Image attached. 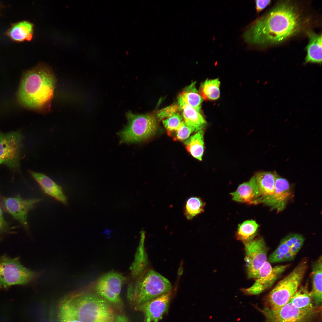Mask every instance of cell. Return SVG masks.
<instances>
[{
	"instance_id": "1",
	"label": "cell",
	"mask_w": 322,
	"mask_h": 322,
	"mask_svg": "<svg viewBox=\"0 0 322 322\" xmlns=\"http://www.w3.org/2000/svg\"><path fill=\"white\" fill-rule=\"evenodd\" d=\"M300 10L289 1L278 3L245 27L242 35L244 41L251 47L278 44L295 35L308 21Z\"/></svg>"
},
{
	"instance_id": "2",
	"label": "cell",
	"mask_w": 322,
	"mask_h": 322,
	"mask_svg": "<svg viewBox=\"0 0 322 322\" xmlns=\"http://www.w3.org/2000/svg\"><path fill=\"white\" fill-rule=\"evenodd\" d=\"M56 83L55 76L47 66L40 64L24 73L18 92L19 103L38 111L47 109L52 98Z\"/></svg>"
},
{
	"instance_id": "3",
	"label": "cell",
	"mask_w": 322,
	"mask_h": 322,
	"mask_svg": "<svg viewBox=\"0 0 322 322\" xmlns=\"http://www.w3.org/2000/svg\"><path fill=\"white\" fill-rule=\"evenodd\" d=\"M80 322H112L114 307L97 294L75 292L61 300Z\"/></svg>"
},
{
	"instance_id": "4",
	"label": "cell",
	"mask_w": 322,
	"mask_h": 322,
	"mask_svg": "<svg viewBox=\"0 0 322 322\" xmlns=\"http://www.w3.org/2000/svg\"><path fill=\"white\" fill-rule=\"evenodd\" d=\"M129 285L127 297L134 307L171 291L169 281L152 269L145 270Z\"/></svg>"
},
{
	"instance_id": "5",
	"label": "cell",
	"mask_w": 322,
	"mask_h": 322,
	"mask_svg": "<svg viewBox=\"0 0 322 322\" xmlns=\"http://www.w3.org/2000/svg\"><path fill=\"white\" fill-rule=\"evenodd\" d=\"M307 268V260L303 259L266 296L264 300L265 307L276 309L287 304L299 287Z\"/></svg>"
},
{
	"instance_id": "6",
	"label": "cell",
	"mask_w": 322,
	"mask_h": 322,
	"mask_svg": "<svg viewBox=\"0 0 322 322\" xmlns=\"http://www.w3.org/2000/svg\"><path fill=\"white\" fill-rule=\"evenodd\" d=\"M40 273L32 271L21 263L19 258L0 255V288L28 284L36 279Z\"/></svg>"
},
{
	"instance_id": "7",
	"label": "cell",
	"mask_w": 322,
	"mask_h": 322,
	"mask_svg": "<svg viewBox=\"0 0 322 322\" xmlns=\"http://www.w3.org/2000/svg\"><path fill=\"white\" fill-rule=\"evenodd\" d=\"M127 125L119 133L122 143H134L144 141L153 136L157 127L156 117L150 114L126 113Z\"/></svg>"
},
{
	"instance_id": "8",
	"label": "cell",
	"mask_w": 322,
	"mask_h": 322,
	"mask_svg": "<svg viewBox=\"0 0 322 322\" xmlns=\"http://www.w3.org/2000/svg\"><path fill=\"white\" fill-rule=\"evenodd\" d=\"M23 135L19 131L4 133L0 131V165H5L19 172Z\"/></svg>"
},
{
	"instance_id": "9",
	"label": "cell",
	"mask_w": 322,
	"mask_h": 322,
	"mask_svg": "<svg viewBox=\"0 0 322 322\" xmlns=\"http://www.w3.org/2000/svg\"><path fill=\"white\" fill-rule=\"evenodd\" d=\"M126 279V277L121 274L112 271L100 277L95 287L97 295L120 312L123 311V308L120 293Z\"/></svg>"
},
{
	"instance_id": "10",
	"label": "cell",
	"mask_w": 322,
	"mask_h": 322,
	"mask_svg": "<svg viewBox=\"0 0 322 322\" xmlns=\"http://www.w3.org/2000/svg\"><path fill=\"white\" fill-rule=\"evenodd\" d=\"M257 308L264 316L266 322H311L321 309V306L311 310L300 309L289 301L276 309Z\"/></svg>"
},
{
	"instance_id": "11",
	"label": "cell",
	"mask_w": 322,
	"mask_h": 322,
	"mask_svg": "<svg viewBox=\"0 0 322 322\" xmlns=\"http://www.w3.org/2000/svg\"><path fill=\"white\" fill-rule=\"evenodd\" d=\"M243 243L248 276L255 279L260 268L267 261V248L264 239L261 237Z\"/></svg>"
},
{
	"instance_id": "12",
	"label": "cell",
	"mask_w": 322,
	"mask_h": 322,
	"mask_svg": "<svg viewBox=\"0 0 322 322\" xmlns=\"http://www.w3.org/2000/svg\"><path fill=\"white\" fill-rule=\"evenodd\" d=\"M290 264L278 265L272 267L267 261L259 270L255 281L251 287L243 288L242 291L247 295H258L271 287Z\"/></svg>"
},
{
	"instance_id": "13",
	"label": "cell",
	"mask_w": 322,
	"mask_h": 322,
	"mask_svg": "<svg viewBox=\"0 0 322 322\" xmlns=\"http://www.w3.org/2000/svg\"><path fill=\"white\" fill-rule=\"evenodd\" d=\"M291 194L288 181L276 174L273 193L271 195L258 198L254 204L261 203L271 210L280 212L285 208Z\"/></svg>"
},
{
	"instance_id": "14",
	"label": "cell",
	"mask_w": 322,
	"mask_h": 322,
	"mask_svg": "<svg viewBox=\"0 0 322 322\" xmlns=\"http://www.w3.org/2000/svg\"><path fill=\"white\" fill-rule=\"evenodd\" d=\"M304 241V238L300 234H291L286 236L269 256V261L275 263L293 259L302 247Z\"/></svg>"
},
{
	"instance_id": "15",
	"label": "cell",
	"mask_w": 322,
	"mask_h": 322,
	"mask_svg": "<svg viewBox=\"0 0 322 322\" xmlns=\"http://www.w3.org/2000/svg\"><path fill=\"white\" fill-rule=\"evenodd\" d=\"M41 200L37 198L24 199L18 195L13 197L4 198L2 203L5 210L27 228L29 211Z\"/></svg>"
},
{
	"instance_id": "16",
	"label": "cell",
	"mask_w": 322,
	"mask_h": 322,
	"mask_svg": "<svg viewBox=\"0 0 322 322\" xmlns=\"http://www.w3.org/2000/svg\"><path fill=\"white\" fill-rule=\"evenodd\" d=\"M171 294V291H169L135 306L134 309L143 313V322H158L167 312Z\"/></svg>"
},
{
	"instance_id": "17",
	"label": "cell",
	"mask_w": 322,
	"mask_h": 322,
	"mask_svg": "<svg viewBox=\"0 0 322 322\" xmlns=\"http://www.w3.org/2000/svg\"><path fill=\"white\" fill-rule=\"evenodd\" d=\"M28 171L46 194L64 205H67V197L60 185L43 173L32 170Z\"/></svg>"
},
{
	"instance_id": "18",
	"label": "cell",
	"mask_w": 322,
	"mask_h": 322,
	"mask_svg": "<svg viewBox=\"0 0 322 322\" xmlns=\"http://www.w3.org/2000/svg\"><path fill=\"white\" fill-rule=\"evenodd\" d=\"M230 194L234 201L253 204L259 197L258 188L255 176H253L248 181L240 185L236 191Z\"/></svg>"
},
{
	"instance_id": "19",
	"label": "cell",
	"mask_w": 322,
	"mask_h": 322,
	"mask_svg": "<svg viewBox=\"0 0 322 322\" xmlns=\"http://www.w3.org/2000/svg\"><path fill=\"white\" fill-rule=\"evenodd\" d=\"M309 43L306 47L307 54L305 63H322V35L311 31L307 32Z\"/></svg>"
},
{
	"instance_id": "20",
	"label": "cell",
	"mask_w": 322,
	"mask_h": 322,
	"mask_svg": "<svg viewBox=\"0 0 322 322\" xmlns=\"http://www.w3.org/2000/svg\"><path fill=\"white\" fill-rule=\"evenodd\" d=\"M322 261L321 256L313 264L311 273L312 286L310 292L315 304L318 306L322 302Z\"/></svg>"
},
{
	"instance_id": "21",
	"label": "cell",
	"mask_w": 322,
	"mask_h": 322,
	"mask_svg": "<svg viewBox=\"0 0 322 322\" xmlns=\"http://www.w3.org/2000/svg\"><path fill=\"white\" fill-rule=\"evenodd\" d=\"M289 302L294 307L300 309L311 310L318 306L314 305L310 292L308 290L307 284L300 286Z\"/></svg>"
},
{
	"instance_id": "22",
	"label": "cell",
	"mask_w": 322,
	"mask_h": 322,
	"mask_svg": "<svg viewBox=\"0 0 322 322\" xmlns=\"http://www.w3.org/2000/svg\"><path fill=\"white\" fill-rule=\"evenodd\" d=\"M178 106L179 109L182 111L184 121L187 126L196 131L202 129L206 122L199 112L186 104Z\"/></svg>"
},
{
	"instance_id": "23",
	"label": "cell",
	"mask_w": 322,
	"mask_h": 322,
	"mask_svg": "<svg viewBox=\"0 0 322 322\" xmlns=\"http://www.w3.org/2000/svg\"><path fill=\"white\" fill-rule=\"evenodd\" d=\"M276 175L275 173L270 172H259L256 174L254 176L258 188L259 198L273 193Z\"/></svg>"
},
{
	"instance_id": "24",
	"label": "cell",
	"mask_w": 322,
	"mask_h": 322,
	"mask_svg": "<svg viewBox=\"0 0 322 322\" xmlns=\"http://www.w3.org/2000/svg\"><path fill=\"white\" fill-rule=\"evenodd\" d=\"M195 84V82H193L185 88L179 95L178 100L179 106L186 104L200 112L203 98L199 93Z\"/></svg>"
},
{
	"instance_id": "25",
	"label": "cell",
	"mask_w": 322,
	"mask_h": 322,
	"mask_svg": "<svg viewBox=\"0 0 322 322\" xmlns=\"http://www.w3.org/2000/svg\"><path fill=\"white\" fill-rule=\"evenodd\" d=\"M33 25L27 21H23L14 24L7 32L12 40L16 41H29L32 38Z\"/></svg>"
},
{
	"instance_id": "26",
	"label": "cell",
	"mask_w": 322,
	"mask_h": 322,
	"mask_svg": "<svg viewBox=\"0 0 322 322\" xmlns=\"http://www.w3.org/2000/svg\"><path fill=\"white\" fill-rule=\"evenodd\" d=\"M188 151L194 158L201 161L204 149V131L202 129L186 140L184 142Z\"/></svg>"
},
{
	"instance_id": "27",
	"label": "cell",
	"mask_w": 322,
	"mask_h": 322,
	"mask_svg": "<svg viewBox=\"0 0 322 322\" xmlns=\"http://www.w3.org/2000/svg\"><path fill=\"white\" fill-rule=\"evenodd\" d=\"M145 232L141 231V239L140 245L136 256L135 261L131 267L132 273L134 278L140 275L145 270L148 263L147 256L144 247Z\"/></svg>"
},
{
	"instance_id": "28",
	"label": "cell",
	"mask_w": 322,
	"mask_h": 322,
	"mask_svg": "<svg viewBox=\"0 0 322 322\" xmlns=\"http://www.w3.org/2000/svg\"><path fill=\"white\" fill-rule=\"evenodd\" d=\"M205 206V203L199 197L192 196L188 198L183 208L184 214L186 219L191 220L204 212Z\"/></svg>"
},
{
	"instance_id": "29",
	"label": "cell",
	"mask_w": 322,
	"mask_h": 322,
	"mask_svg": "<svg viewBox=\"0 0 322 322\" xmlns=\"http://www.w3.org/2000/svg\"><path fill=\"white\" fill-rule=\"evenodd\" d=\"M220 82L218 78L207 79L201 84L200 90L203 99L216 100L220 97Z\"/></svg>"
},
{
	"instance_id": "30",
	"label": "cell",
	"mask_w": 322,
	"mask_h": 322,
	"mask_svg": "<svg viewBox=\"0 0 322 322\" xmlns=\"http://www.w3.org/2000/svg\"><path fill=\"white\" fill-rule=\"evenodd\" d=\"M258 227V225L254 220L244 222L239 226L236 234L237 239L243 242L253 239Z\"/></svg>"
},
{
	"instance_id": "31",
	"label": "cell",
	"mask_w": 322,
	"mask_h": 322,
	"mask_svg": "<svg viewBox=\"0 0 322 322\" xmlns=\"http://www.w3.org/2000/svg\"><path fill=\"white\" fill-rule=\"evenodd\" d=\"M183 119L182 116L179 113H177L163 120L162 123L168 131H177L183 121Z\"/></svg>"
},
{
	"instance_id": "32",
	"label": "cell",
	"mask_w": 322,
	"mask_h": 322,
	"mask_svg": "<svg viewBox=\"0 0 322 322\" xmlns=\"http://www.w3.org/2000/svg\"><path fill=\"white\" fill-rule=\"evenodd\" d=\"M194 131V129L187 126L183 121L176 131V139L179 140H186Z\"/></svg>"
},
{
	"instance_id": "33",
	"label": "cell",
	"mask_w": 322,
	"mask_h": 322,
	"mask_svg": "<svg viewBox=\"0 0 322 322\" xmlns=\"http://www.w3.org/2000/svg\"><path fill=\"white\" fill-rule=\"evenodd\" d=\"M179 110V106L174 105L170 106L158 111L157 113V117L160 120L168 118L177 113Z\"/></svg>"
},
{
	"instance_id": "34",
	"label": "cell",
	"mask_w": 322,
	"mask_h": 322,
	"mask_svg": "<svg viewBox=\"0 0 322 322\" xmlns=\"http://www.w3.org/2000/svg\"><path fill=\"white\" fill-rule=\"evenodd\" d=\"M8 228L7 224L4 219L0 207V237L2 235L7 232L8 230Z\"/></svg>"
},
{
	"instance_id": "35",
	"label": "cell",
	"mask_w": 322,
	"mask_h": 322,
	"mask_svg": "<svg viewBox=\"0 0 322 322\" xmlns=\"http://www.w3.org/2000/svg\"><path fill=\"white\" fill-rule=\"evenodd\" d=\"M270 0H257L255 1V8L257 13L261 11L271 3Z\"/></svg>"
},
{
	"instance_id": "36",
	"label": "cell",
	"mask_w": 322,
	"mask_h": 322,
	"mask_svg": "<svg viewBox=\"0 0 322 322\" xmlns=\"http://www.w3.org/2000/svg\"><path fill=\"white\" fill-rule=\"evenodd\" d=\"M112 322H129L126 316L123 315H116Z\"/></svg>"
}]
</instances>
